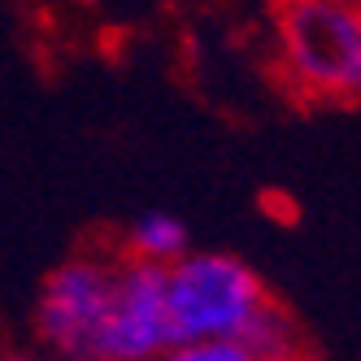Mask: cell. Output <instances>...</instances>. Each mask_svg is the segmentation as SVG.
Returning <instances> with one entry per match:
<instances>
[{
    "label": "cell",
    "mask_w": 361,
    "mask_h": 361,
    "mask_svg": "<svg viewBox=\"0 0 361 361\" xmlns=\"http://www.w3.org/2000/svg\"><path fill=\"white\" fill-rule=\"evenodd\" d=\"M166 305L178 340H244L248 326L274 305L262 274L235 252L188 248L166 266Z\"/></svg>",
    "instance_id": "obj_1"
},
{
    "label": "cell",
    "mask_w": 361,
    "mask_h": 361,
    "mask_svg": "<svg viewBox=\"0 0 361 361\" xmlns=\"http://www.w3.org/2000/svg\"><path fill=\"white\" fill-rule=\"evenodd\" d=\"M279 61L314 100H361V0H283Z\"/></svg>",
    "instance_id": "obj_2"
},
{
    "label": "cell",
    "mask_w": 361,
    "mask_h": 361,
    "mask_svg": "<svg viewBox=\"0 0 361 361\" xmlns=\"http://www.w3.org/2000/svg\"><path fill=\"white\" fill-rule=\"evenodd\" d=\"M170 344L174 326L166 305V270L118 262L105 335H100V361H157Z\"/></svg>",
    "instance_id": "obj_4"
},
{
    "label": "cell",
    "mask_w": 361,
    "mask_h": 361,
    "mask_svg": "<svg viewBox=\"0 0 361 361\" xmlns=\"http://www.w3.org/2000/svg\"><path fill=\"white\" fill-rule=\"evenodd\" d=\"M188 248H192L188 226L178 222V218H170V214H144V218H135L131 226H126V235H122L126 262L157 266V270L174 266Z\"/></svg>",
    "instance_id": "obj_5"
},
{
    "label": "cell",
    "mask_w": 361,
    "mask_h": 361,
    "mask_svg": "<svg viewBox=\"0 0 361 361\" xmlns=\"http://www.w3.org/2000/svg\"><path fill=\"white\" fill-rule=\"evenodd\" d=\"M244 344L257 353V361H300V335L279 305H270L266 314L248 326Z\"/></svg>",
    "instance_id": "obj_6"
},
{
    "label": "cell",
    "mask_w": 361,
    "mask_h": 361,
    "mask_svg": "<svg viewBox=\"0 0 361 361\" xmlns=\"http://www.w3.org/2000/svg\"><path fill=\"white\" fill-rule=\"evenodd\" d=\"M157 361H257L244 340H178Z\"/></svg>",
    "instance_id": "obj_7"
},
{
    "label": "cell",
    "mask_w": 361,
    "mask_h": 361,
    "mask_svg": "<svg viewBox=\"0 0 361 361\" xmlns=\"http://www.w3.org/2000/svg\"><path fill=\"white\" fill-rule=\"evenodd\" d=\"M109 257H70L57 270H48L35 296V335L44 348L61 361H100V335L114 296Z\"/></svg>",
    "instance_id": "obj_3"
}]
</instances>
